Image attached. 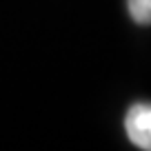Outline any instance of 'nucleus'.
Instances as JSON below:
<instances>
[{"label": "nucleus", "mask_w": 151, "mask_h": 151, "mask_svg": "<svg viewBox=\"0 0 151 151\" xmlns=\"http://www.w3.org/2000/svg\"><path fill=\"white\" fill-rule=\"evenodd\" d=\"M124 131L138 149L151 151V102H136L129 107Z\"/></svg>", "instance_id": "obj_1"}, {"label": "nucleus", "mask_w": 151, "mask_h": 151, "mask_svg": "<svg viewBox=\"0 0 151 151\" xmlns=\"http://www.w3.org/2000/svg\"><path fill=\"white\" fill-rule=\"evenodd\" d=\"M129 16L138 24H151V0H127Z\"/></svg>", "instance_id": "obj_2"}]
</instances>
